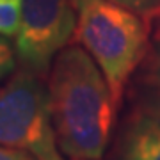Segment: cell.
Masks as SVG:
<instances>
[{
	"label": "cell",
	"mask_w": 160,
	"mask_h": 160,
	"mask_svg": "<svg viewBox=\"0 0 160 160\" xmlns=\"http://www.w3.org/2000/svg\"><path fill=\"white\" fill-rule=\"evenodd\" d=\"M57 146L71 160H100L116 118L109 84L84 48L59 52L48 80Z\"/></svg>",
	"instance_id": "6da1fadb"
},
{
	"label": "cell",
	"mask_w": 160,
	"mask_h": 160,
	"mask_svg": "<svg viewBox=\"0 0 160 160\" xmlns=\"http://www.w3.org/2000/svg\"><path fill=\"white\" fill-rule=\"evenodd\" d=\"M77 25L71 39L100 66L116 109L125 86L148 48V25L141 14L110 0H75Z\"/></svg>",
	"instance_id": "7a4b0ae2"
},
{
	"label": "cell",
	"mask_w": 160,
	"mask_h": 160,
	"mask_svg": "<svg viewBox=\"0 0 160 160\" xmlns=\"http://www.w3.org/2000/svg\"><path fill=\"white\" fill-rule=\"evenodd\" d=\"M0 144L38 160H66L52 123L48 86L32 69H22L0 87Z\"/></svg>",
	"instance_id": "3957f363"
},
{
	"label": "cell",
	"mask_w": 160,
	"mask_h": 160,
	"mask_svg": "<svg viewBox=\"0 0 160 160\" xmlns=\"http://www.w3.org/2000/svg\"><path fill=\"white\" fill-rule=\"evenodd\" d=\"M75 25V0H22L16 50L25 68L45 73L53 55L73 38Z\"/></svg>",
	"instance_id": "277c9868"
},
{
	"label": "cell",
	"mask_w": 160,
	"mask_h": 160,
	"mask_svg": "<svg viewBox=\"0 0 160 160\" xmlns=\"http://www.w3.org/2000/svg\"><path fill=\"white\" fill-rule=\"evenodd\" d=\"M119 160H160V119L139 114L123 133Z\"/></svg>",
	"instance_id": "5b68a950"
},
{
	"label": "cell",
	"mask_w": 160,
	"mask_h": 160,
	"mask_svg": "<svg viewBox=\"0 0 160 160\" xmlns=\"http://www.w3.org/2000/svg\"><path fill=\"white\" fill-rule=\"evenodd\" d=\"M118 6L125 7L128 11H133L141 16H151L160 9V0H110Z\"/></svg>",
	"instance_id": "8992f818"
},
{
	"label": "cell",
	"mask_w": 160,
	"mask_h": 160,
	"mask_svg": "<svg viewBox=\"0 0 160 160\" xmlns=\"http://www.w3.org/2000/svg\"><path fill=\"white\" fill-rule=\"evenodd\" d=\"M14 68H16L14 52L4 38H0V84L14 71Z\"/></svg>",
	"instance_id": "52a82bcc"
},
{
	"label": "cell",
	"mask_w": 160,
	"mask_h": 160,
	"mask_svg": "<svg viewBox=\"0 0 160 160\" xmlns=\"http://www.w3.org/2000/svg\"><path fill=\"white\" fill-rule=\"evenodd\" d=\"M0 160H38L32 153L0 144Z\"/></svg>",
	"instance_id": "ba28073f"
},
{
	"label": "cell",
	"mask_w": 160,
	"mask_h": 160,
	"mask_svg": "<svg viewBox=\"0 0 160 160\" xmlns=\"http://www.w3.org/2000/svg\"><path fill=\"white\" fill-rule=\"evenodd\" d=\"M155 77L160 84V41L157 43V48H155Z\"/></svg>",
	"instance_id": "9c48e42d"
},
{
	"label": "cell",
	"mask_w": 160,
	"mask_h": 160,
	"mask_svg": "<svg viewBox=\"0 0 160 160\" xmlns=\"http://www.w3.org/2000/svg\"><path fill=\"white\" fill-rule=\"evenodd\" d=\"M151 114H153L155 118H158V119H160V98H158V100H155V102L151 103Z\"/></svg>",
	"instance_id": "30bf717a"
},
{
	"label": "cell",
	"mask_w": 160,
	"mask_h": 160,
	"mask_svg": "<svg viewBox=\"0 0 160 160\" xmlns=\"http://www.w3.org/2000/svg\"><path fill=\"white\" fill-rule=\"evenodd\" d=\"M2 4H22V0H0Z\"/></svg>",
	"instance_id": "8fae6325"
}]
</instances>
